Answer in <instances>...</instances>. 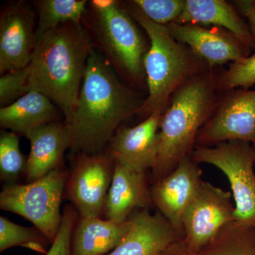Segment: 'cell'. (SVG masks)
<instances>
[{"mask_svg": "<svg viewBox=\"0 0 255 255\" xmlns=\"http://www.w3.org/2000/svg\"><path fill=\"white\" fill-rule=\"evenodd\" d=\"M144 100L121 81L113 67L93 50L82 82L73 121L67 124L74 153L103 152L121 124L137 114Z\"/></svg>", "mask_w": 255, "mask_h": 255, "instance_id": "6da1fadb", "label": "cell"}, {"mask_svg": "<svg viewBox=\"0 0 255 255\" xmlns=\"http://www.w3.org/2000/svg\"><path fill=\"white\" fill-rule=\"evenodd\" d=\"M81 23L60 25L37 42L29 70L30 92L46 95L70 124L75 116L87 62L93 52Z\"/></svg>", "mask_w": 255, "mask_h": 255, "instance_id": "7a4b0ae2", "label": "cell"}, {"mask_svg": "<svg viewBox=\"0 0 255 255\" xmlns=\"http://www.w3.org/2000/svg\"><path fill=\"white\" fill-rule=\"evenodd\" d=\"M216 70L196 75L174 92L159 126V148L151 170L152 184L173 172L196 147L198 132L214 113L220 92Z\"/></svg>", "mask_w": 255, "mask_h": 255, "instance_id": "3957f363", "label": "cell"}, {"mask_svg": "<svg viewBox=\"0 0 255 255\" xmlns=\"http://www.w3.org/2000/svg\"><path fill=\"white\" fill-rule=\"evenodd\" d=\"M128 4L127 11L150 41L144 59L148 94L137 113L145 119L155 113L163 114L179 87L210 69L186 45L177 41L167 26L152 22L130 1Z\"/></svg>", "mask_w": 255, "mask_h": 255, "instance_id": "277c9868", "label": "cell"}, {"mask_svg": "<svg viewBox=\"0 0 255 255\" xmlns=\"http://www.w3.org/2000/svg\"><path fill=\"white\" fill-rule=\"evenodd\" d=\"M93 30L107 61L132 87H147L144 59L150 44L137 23L115 0L90 1Z\"/></svg>", "mask_w": 255, "mask_h": 255, "instance_id": "5b68a950", "label": "cell"}, {"mask_svg": "<svg viewBox=\"0 0 255 255\" xmlns=\"http://www.w3.org/2000/svg\"><path fill=\"white\" fill-rule=\"evenodd\" d=\"M68 177L63 168L26 184H6L0 193V209L27 219L52 245L63 220L60 205Z\"/></svg>", "mask_w": 255, "mask_h": 255, "instance_id": "8992f818", "label": "cell"}, {"mask_svg": "<svg viewBox=\"0 0 255 255\" xmlns=\"http://www.w3.org/2000/svg\"><path fill=\"white\" fill-rule=\"evenodd\" d=\"M190 157L196 163L212 164L227 177L235 201V221L255 226V150L242 140L212 147H195Z\"/></svg>", "mask_w": 255, "mask_h": 255, "instance_id": "52a82bcc", "label": "cell"}, {"mask_svg": "<svg viewBox=\"0 0 255 255\" xmlns=\"http://www.w3.org/2000/svg\"><path fill=\"white\" fill-rule=\"evenodd\" d=\"M230 140L255 144V90L220 92L214 113L198 132L196 147H212Z\"/></svg>", "mask_w": 255, "mask_h": 255, "instance_id": "ba28073f", "label": "cell"}, {"mask_svg": "<svg viewBox=\"0 0 255 255\" xmlns=\"http://www.w3.org/2000/svg\"><path fill=\"white\" fill-rule=\"evenodd\" d=\"M115 160L109 152L79 153L74 159L65 188L81 217H100L113 178Z\"/></svg>", "mask_w": 255, "mask_h": 255, "instance_id": "9c48e42d", "label": "cell"}, {"mask_svg": "<svg viewBox=\"0 0 255 255\" xmlns=\"http://www.w3.org/2000/svg\"><path fill=\"white\" fill-rule=\"evenodd\" d=\"M229 191L201 182L183 216L184 241L194 253H199L228 223L235 221V206Z\"/></svg>", "mask_w": 255, "mask_h": 255, "instance_id": "30bf717a", "label": "cell"}, {"mask_svg": "<svg viewBox=\"0 0 255 255\" xmlns=\"http://www.w3.org/2000/svg\"><path fill=\"white\" fill-rule=\"evenodd\" d=\"M37 44L36 16L26 1L10 3L0 18V73L26 68Z\"/></svg>", "mask_w": 255, "mask_h": 255, "instance_id": "8fae6325", "label": "cell"}, {"mask_svg": "<svg viewBox=\"0 0 255 255\" xmlns=\"http://www.w3.org/2000/svg\"><path fill=\"white\" fill-rule=\"evenodd\" d=\"M167 26L172 36L186 45L210 70H216L224 64L238 61L251 54V50L224 28L176 23Z\"/></svg>", "mask_w": 255, "mask_h": 255, "instance_id": "7c38bea8", "label": "cell"}, {"mask_svg": "<svg viewBox=\"0 0 255 255\" xmlns=\"http://www.w3.org/2000/svg\"><path fill=\"white\" fill-rule=\"evenodd\" d=\"M201 175L199 164L189 155L179 162L172 173L151 186L154 207L170 223L182 240L183 216L203 182Z\"/></svg>", "mask_w": 255, "mask_h": 255, "instance_id": "4fadbf2b", "label": "cell"}, {"mask_svg": "<svg viewBox=\"0 0 255 255\" xmlns=\"http://www.w3.org/2000/svg\"><path fill=\"white\" fill-rule=\"evenodd\" d=\"M162 117L155 113L135 127H119L109 144L114 160L138 172L152 170L158 155Z\"/></svg>", "mask_w": 255, "mask_h": 255, "instance_id": "5bb4252c", "label": "cell"}, {"mask_svg": "<svg viewBox=\"0 0 255 255\" xmlns=\"http://www.w3.org/2000/svg\"><path fill=\"white\" fill-rule=\"evenodd\" d=\"M128 231L109 255H160L173 242L182 239L159 211L137 209L130 217Z\"/></svg>", "mask_w": 255, "mask_h": 255, "instance_id": "9a60e30c", "label": "cell"}, {"mask_svg": "<svg viewBox=\"0 0 255 255\" xmlns=\"http://www.w3.org/2000/svg\"><path fill=\"white\" fill-rule=\"evenodd\" d=\"M150 188L146 172L133 170L115 160L104 209L107 219L124 223L136 210L154 207Z\"/></svg>", "mask_w": 255, "mask_h": 255, "instance_id": "2e32d148", "label": "cell"}, {"mask_svg": "<svg viewBox=\"0 0 255 255\" xmlns=\"http://www.w3.org/2000/svg\"><path fill=\"white\" fill-rule=\"evenodd\" d=\"M26 137L31 145L24 172L28 183L63 169L64 155L71 145L66 123L50 122L28 132Z\"/></svg>", "mask_w": 255, "mask_h": 255, "instance_id": "e0dca14e", "label": "cell"}, {"mask_svg": "<svg viewBox=\"0 0 255 255\" xmlns=\"http://www.w3.org/2000/svg\"><path fill=\"white\" fill-rule=\"evenodd\" d=\"M175 23L226 28L248 49L255 50V39L248 22L232 3L224 0H185L184 11Z\"/></svg>", "mask_w": 255, "mask_h": 255, "instance_id": "ac0fdd59", "label": "cell"}, {"mask_svg": "<svg viewBox=\"0 0 255 255\" xmlns=\"http://www.w3.org/2000/svg\"><path fill=\"white\" fill-rule=\"evenodd\" d=\"M129 219L117 223L80 216L72 236V255H103L119 246L130 228Z\"/></svg>", "mask_w": 255, "mask_h": 255, "instance_id": "d6986e66", "label": "cell"}, {"mask_svg": "<svg viewBox=\"0 0 255 255\" xmlns=\"http://www.w3.org/2000/svg\"><path fill=\"white\" fill-rule=\"evenodd\" d=\"M58 117L56 105L46 95L28 92L11 105L0 110V125L15 133L26 135Z\"/></svg>", "mask_w": 255, "mask_h": 255, "instance_id": "ffe728a7", "label": "cell"}, {"mask_svg": "<svg viewBox=\"0 0 255 255\" xmlns=\"http://www.w3.org/2000/svg\"><path fill=\"white\" fill-rule=\"evenodd\" d=\"M198 255H255V226L228 223Z\"/></svg>", "mask_w": 255, "mask_h": 255, "instance_id": "44dd1931", "label": "cell"}, {"mask_svg": "<svg viewBox=\"0 0 255 255\" xmlns=\"http://www.w3.org/2000/svg\"><path fill=\"white\" fill-rule=\"evenodd\" d=\"M35 2L38 11L37 42L60 25L81 23L87 4L85 0H41Z\"/></svg>", "mask_w": 255, "mask_h": 255, "instance_id": "7402d4cb", "label": "cell"}, {"mask_svg": "<svg viewBox=\"0 0 255 255\" xmlns=\"http://www.w3.org/2000/svg\"><path fill=\"white\" fill-rule=\"evenodd\" d=\"M48 243L43 233L36 227H24L3 216L0 217V253L14 247H23L46 255Z\"/></svg>", "mask_w": 255, "mask_h": 255, "instance_id": "603a6c76", "label": "cell"}, {"mask_svg": "<svg viewBox=\"0 0 255 255\" xmlns=\"http://www.w3.org/2000/svg\"><path fill=\"white\" fill-rule=\"evenodd\" d=\"M26 160L20 150L17 134L3 131L0 136V179L8 184H14L24 173Z\"/></svg>", "mask_w": 255, "mask_h": 255, "instance_id": "cb8c5ba5", "label": "cell"}, {"mask_svg": "<svg viewBox=\"0 0 255 255\" xmlns=\"http://www.w3.org/2000/svg\"><path fill=\"white\" fill-rule=\"evenodd\" d=\"M216 86L219 92L233 89H249L255 85V51L246 58L231 63L222 71L216 70Z\"/></svg>", "mask_w": 255, "mask_h": 255, "instance_id": "d4e9b609", "label": "cell"}, {"mask_svg": "<svg viewBox=\"0 0 255 255\" xmlns=\"http://www.w3.org/2000/svg\"><path fill=\"white\" fill-rule=\"evenodd\" d=\"M130 2L152 22L163 26L175 23L185 7V0H133Z\"/></svg>", "mask_w": 255, "mask_h": 255, "instance_id": "484cf974", "label": "cell"}, {"mask_svg": "<svg viewBox=\"0 0 255 255\" xmlns=\"http://www.w3.org/2000/svg\"><path fill=\"white\" fill-rule=\"evenodd\" d=\"M29 92V70L28 66L1 75L0 105L1 107L11 105Z\"/></svg>", "mask_w": 255, "mask_h": 255, "instance_id": "4316f807", "label": "cell"}, {"mask_svg": "<svg viewBox=\"0 0 255 255\" xmlns=\"http://www.w3.org/2000/svg\"><path fill=\"white\" fill-rule=\"evenodd\" d=\"M78 214L74 206L67 205L64 209L59 232L45 255H72L71 240Z\"/></svg>", "mask_w": 255, "mask_h": 255, "instance_id": "83f0119b", "label": "cell"}, {"mask_svg": "<svg viewBox=\"0 0 255 255\" xmlns=\"http://www.w3.org/2000/svg\"><path fill=\"white\" fill-rule=\"evenodd\" d=\"M231 3L241 16L248 20L252 35L255 39V6L253 0H237Z\"/></svg>", "mask_w": 255, "mask_h": 255, "instance_id": "f1b7e54d", "label": "cell"}, {"mask_svg": "<svg viewBox=\"0 0 255 255\" xmlns=\"http://www.w3.org/2000/svg\"><path fill=\"white\" fill-rule=\"evenodd\" d=\"M160 255H198L191 251L187 246L182 239H179L173 242Z\"/></svg>", "mask_w": 255, "mask_h": 255, "instance_id": "f546056e", "label": "cell"}, {"mask_svg": "<svg viewBox=\"0 0 255 255\" xmlns=\"http://www.w3.org/2000/svg\"><path fill=\"white\" fill-rule=\"evenodd\" d=\"M253 3H254L255 6V0H253Z\"/></svg>", "mask_w": 255, "mask_h": 255, "instance_id": "4dcf8cb0", "label": "cell"}, {"mask_svg": "<svg viewBox=\"0 0 255 255\" xmlns=\"http://www.w3.org/2000/svg\"><path fill=\"white\" fill-rule=\"evenodd\" d=\"M253 145V147H254V148H255V144H254V145Z\"/></svg>", "mask_w": 255, "mask_h": 255, "instance_id": "1f68e13d", "label": "cell"}]
</instances>
